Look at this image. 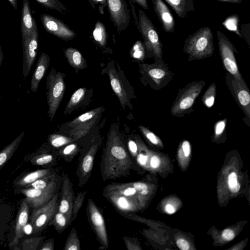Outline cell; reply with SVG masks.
Returning <instances> with one entry per match:
<instances>
[{
	"label": "cell",
	"mask_w": 250,
	"mask_h": 250,
	"mask_svg": "<svg viewBox=\"0 0 250 250\" xmlns=\"http://www.w3.org/2000/svg\"><path fill=\"white\" fill-rule=\"evenodd\" d=\"M101 160L100 169L104 181L130 175L131 158L122 138L114 130L108 135Z\"/></svg>",
	"instance_id": "1"
},
{
	"label": "cell",
	"mask_w": 250,
	"mask_h": 250,
	"mask_svg": "<svg viewBox=\"0 0 250 250\" xmlns=\"http://www.w3.org/2000/svg\"><path fill=\"white\" fill-rule=\"evenodd\" d=\"M149 193L147 185L140 181L127 183H112L103 190V196L119 212L128 214L138 208V197Z\"/></svg>",
	"instance_id": "2"
},
{
	"label": "cell",
	"mask_w": 250,
	"mask_h": 250,
	"mask_svg": "<svg viewBox=\"0 0 250 250\" xmlns=\"http://www.w3.org/2000/svg\"><path fill=\"white\" fill-rule=\"evenodd\" d=\"M213 33L208 26L202 27L186 39L183 51L188 55L189 60H200L209 57L213 53Z\"/></svg>",
	"instance_id": "3"
},
{
	"label": "cell",
	"mask_w": 250,
	"mask_h": 250,
	"mask_svg": "<svg viewBox=\"0 0 250 250\" xmlns=\"http://www.w3.org/2000/svg\"><path fill=\"white\" fill-rule=\"evenodd\" d=\"M63 75L52 68L46 78L48 116L52 121L63 96L65 84Z\"/></svg>",
	"instance_id": "4"
},
{
	"label": "cell",
	"mask_w": 250,
	"mask_h": 250,
	"mask_svg": "<svg viewBox=\"0 0 250 250\" xmlns=\"http://www.w3.org/2000/svg\"><path fill=\"white\" fill-rule=\"evenodd\" d=\"M138 29L142 34L146 49L151 51L157 62L162 61V44L157 30L150 20L142 10L139 12Z\"/></svg>",
	"instance_id": "5"
},
{
	"label": "cell",
	"mask_w": 250,
	"mask_h": 250,
	"mask_svg": "<svg viewBox=\"0 0 250 250\" xmlns=\"http://www.w3.org/2000/svg\"><path fill=\"white\" fill-rule=\"evenodd\" d=\"M62 176L57 177L47 187L43 189H34L22 188L19 192L23 194L25 199L33 208L40 207L49 202L54 196L60 191L62 185Z\"/></svg>",
	"instance_id": "6"
},
{
	"label": "cell",
	"mask_w": 250,
	"mask_h": 250,
	"mask_svg": "<svg viewBox=\"0 0 250 250\" xmlns=\"http://www.w3.org/2000/svg\"><path fill=\"white\" fill-rule=\"evenodd\" d=\"M205 84L203 81H194L183 88L173 102L171 109L172 115L180 117L187 113L192 107Z\"/></svg>",
	"instance_id": "7"
},
{
	"label": "cell",
	"mask_w": 250,
	"mask_h": 250,
	"mask_svg": "<svg viewBox=\"0 0 250 250\" xmlns=\"http://www.w3.org/2000/svg\"><path fill=\"white\" fill-rule=\"evenodd\" d=\"M60 191L44 205L35 208L29 217L30 223L33 226V234L42 232L53 219L58 211Z\"/></svg>",
	"instance_id": "8"
},
{
	"label": "cell",
	"mask_w": 250,
	"mask_h": 250,
	"mask_svg": "<svg viewBox=\"0 0 250 250\" xmlns=\"http://www.w3.org/2000/svg\"><path fill=\"white\" fill-rule=\"evenodd\" d=\"M217 36L219 53L225 68L235 79H243L235 59V52L237 51L235 46L220 31H217Z\"/></svg>",
	"instance_id": "9"
},
{
	"label": "cell",
	"mask_w": 250,
	"mask_h": 250,
	"mask_svg": "<svg viewBox=\"0 0 250 250\" xmlns=\"http://www.w3.org/2000/svg\"><path fill=\"white\" fill-rule=\"evenodd\" d=\"M86 214L91 229L102 246L107 249L109 246L108 235L104 218L94 201L89 198L86 206Z\"/></svg>",
	"instance_id": "10"
},
{
	"label": "cell",
	"mask_w": 250,
	"mask_h": 250,
	"mask_svg": "<svg viewBox=\"0 0 250 250\" xmlns=\"http://www.w3.org/2000/svg\"><path fill=\"white\" fill-rule=\"evenodd\" d=\"M99 145L94 143L84 151H80L81 154L78 159L76 170V176L78 180V187L84 186L88 181L91 175L94 161L96 157Z\"/></svg>",
	"instance_id": "11"
},
{
	"label": "cell",
	"mask_w": 250,
	"mask_h": 250,
	"mask_svg": "<svg viewBox=\"0 0 250 250\" xmlns=\"http://www.w3.org/2000/svg\"><path fill=\"white\" fill-rule=\"evenodd\" d=\"M227 84L239 106L248 119L250 117V94L243 79H235L229 73L226 75Z\"/></svg>",
	"instance_id": "12"
},
{
	"label": "cell",
	"mask_w": 250,
	"mask_h": 250,
	"mask_svg": "<svg viewBox=\"0 0 250 250\" xmlns=\"http://www.w3.org/2000/svg\"><path fill=\"white\" fill-rule=\"evenodd\" d=\"M61 176L62 182L58 210L63 213L71 224L73 207L75 198L73 184L66 173L62 172Z\"/></svg>",
	"instance_id": "13"
},
{
	"label": "cell",
	"mask_w": 250,
	"mask_h": 250,
	"mask_svg": "<svg viewBox=\"0 0 250 250\" xmlns=\"http://www.w3.org/2000/svg\"><path fill=\"white\" fill-rule=\"evenodd\" d=\"M39 33L36 27L29 39L22 42L23 48L22 74L25 79L36 60L38 48Z\"/></svg>",
	"instance_id": "14"
},
{
	"label": "cell",
	"mask_w": 250,
	"mask_h": 250,
	"mask_svg": "<svg viewBox=\"0 0 250 250\" xmlns=\"http://www.w3.org/2000/svg\"><path fill=\"white\" fill-rule=\"evenodd\" d=\"M110 17L118 31L124 30L130 21L129 10L124 0H106Z\"/></svg>",
	"instance_id": "15"
},
{
	"label": "cell",
	"mask_w": 250,
	"mask_h": 250,
	"mask_svg": "<svg viewBox=\"0 0 250 250\" xmlns=\"http://www.w3.org/2000/svg\"><path fill=\"white\" fill-rule=\"evenodd\" d=\"M40 19L45 30L51 34L65 40H72L76 36L68 26L52 16L43 14Z\"/></svg>",
	"instance_id": "16"
},
{
	"label": "cell",
	"mask_w": 250,
	"mask_h": 250,
	"mask_svg": "<svg viewBox=\"0 0 250 250\" xmlns=\"http://www.w3.org/2000/svg\"><path fill=\"white\" fill-rule=\"evenodd\" d=\"M154 11L164 31L172 33L175 29V21L169 9L163 0H152Z\"/></svg>",
	"instance_id": "17"
},
{
	"label": "cell",
	"mask_w": 250,
	"mask_h": 250,
	"mask_svg": "<svg viewBox=\"0 0 250 250\" xmlns=\"http://www.w3.org/2000/svg\"><path fill=\"white\" fill-rule=\"evenodd\" d=\"M29 206L26 200L23 199L21 203L17 215L15 235L9 246L17 245L24 234L23 231L24 226L27 223L29 219Z\"/></svg>",
	"instance_id": "18"
},
{
	"label": "cell",
	"mask_w": 250,
	"mask_h": 250,
	"mask_svg": "<svg viewBox=\"0 0 250 250\" xmlns=\"http://www.w3.org/2000/svg\"><path fill=\"white\" fill-rule=\"evenodd\" d=\"M158 62V64L146 65L145 71L150 80L159 87L168 83V80L172 77L171 73L164 65Z\"/></svg>",
	"instance_id": "19"
},
{
	"label": "cell",
	"mask_w": 250,
	"mask_h": 250,
	"mask_svg": "<svg viewBox=\"0 0 250 250\" xmlns=\"http://www.w3.org/2000/svg\"><path fill=\"white\" fill-rule=\"evenodd\" d=\"M36 27V22L32 16L29 1L28 0H23L21 24L22 42L30 38Z\"/></svg>",
	"instance_id": "20"
},
{
	"label": "cell",
	"mask_w": 250,
	"mask_h": 250,
	"mask_svg": "<svg viewBox=\"0 0 250 250\" xmlns=\"http://www.w3.org/2000/svg\"><path fill=\"white\" fill-rule=\"evenodd\" d=\"M50 57L42 52L40 55L31 81V91L35 92L38 89L39 83L43 77L49 65Z\"/></svg>",
	"instance_id": "21"
},
{
	"label": "cell",
	"mask_w": 250,
	"mask_h": 250,
	"mask_svg": "<svg viewBox=\"0 0 250 250\" xmlns=\"http://www.w3.org/2000/svg\"><path fill=\"white\" fill-rule=\"evenodd\" d=\"M108 74L111 87L119 100L122 107L125 108L128 103V98L117 72L116 69L111 68L108 70Z\"/></svg>",
	"instance_id": "22"
},
{
	"label": "cell",
	"mask_w": 250,
	"mask_h": 250,
	"mask_svg": "<svg viewBox=\"0 0 250 250\" xmlns=\"http://www.w3.org/2000/svg\"><path fill=\"white\" fill-rule=\"evenodd\" d=\"M55 172V170L52 167L37 170L23 175L14 183V185L17 188H22Z\"/></svg>",
	"instance_id": "23"
},
{
	"label": "cell",
	"mask_w": 250,
	"mask_h": 250,
	"mask_svg": "<svg viewBox=\"0 0 250 250\" xmlns=\"http://www.w3.org/2000/svg\"><path fill=\"white\" fill-rule=\"evenodd\" d=\"M181 19L186 17L188 13L195 10L194 0H164Z\"/></svg>",
	"instance_id": "24"
},
{
	"label": "cell",
	"mask_w": 250,
	"mask_h": 250,
	"mask_svg": "<svg viewBox=\"0 0 250 250\" xmlns=\"http://www.w3.org/2000/svg\"><path fill=\"white\" fill-rule=\"evenodd\" d=\"M58 151L50 152L42 150L34 155L30 161L33 165L38 166L55 165L57 161Z\"/></svg>",
	"instance_id": "25"
},
{
	"label": "cell",
	"mask_w": 250,
	"mask_h": 250,
	"mask_svg": "<svg viewBox=\"0 0 250 250\" xmlns=\"http://www.w3.org/2000/svg\"><path fill=\"white\" fill-rule=\"evenodd\" d=\"M24 135V132H22L9 145L5 146L0 151V170L5 163L12 157L16 151Z\"/></svg>",
	"instance_id": "26"
},
{
	"label": "cell",
	"mask_w": 250,
	"mask_h": 250,
	"mask_svg": "<svg viewBox=\"0 0 250 250\" xmlns=\"http://www.w3.org/2000/svg\"><path fill=\"white\" fill-rule=\"evenodd\" d=\"M64 54L68 62L74 68L80 69L85 67V60L77 49L72 47L67 48Z\"/></svg>",
	"instance_id": "27"
},
{
	"label": "cell",
	"mask_w": 250,
	"mask_h": 250,
	"mask_svg": "<svg viewBox=\"0 0 250 250\" xmlns=\"http://www.w3.org/2000/svg\"><path fill=\"white\" fill-rule=\"evenodd\" d=\"M80 150L78 145L74 142L60 148L58 155L66 162L70 163Z\"/></svg>",
	"instance_id": "28"
},
{
	"label": "cell",
	"mask_w": 250,
	"mask_h": 250,
	"mask_svg": "<svg viewBox=\"0 0 250 250\" xmlns=\"http://www.w3.org/2000/svg\"><path fill=\"white\" fill-rule=\"evenodd\" d=\"M71 224L66 216L58 210L48 226L54 227L56 231L59 233H61L65 230Z\"/></svg>",
	"instance_id": "29"
},
{
	"label": "cell",
	"mask_w": 250,
	"mask_h": 250,
	"mask_svg": "<svg viewBox=\"0 0 250 250\" xmlns=\"http://www.w3.org/2000/svg\"><path fill=\"white\" fill-rule=\"evenodd\" d=\"M101 110V107L95 108L92 110L86 112L75 118L70 122L68 126L71 127H75L77 126L83 124L95 119Z\"/></svg>",
	"instance_id": "30"
},
{
	"label": "cell",
	"mask_w": 250,
	"mask_h": 250,
	"mask_svg": "<svg viewBox=\"0 0 250 250\" xmlns=\"http://www.w3.org/2000/svg\"><path fill=\"white\" fill-rule=\"evenodd\" d=\"M50 145L54 148H61L66 145L75 141V139L70 136L62 135L52 134L48 138Z\"/></svg>",
	"instance_id": "31"
},
{
	"label": "cell",
	"mask_w": 250,
	"mask_h": 250,
	"mask_svg": "<svg viewBox=\"0 0 250 250\" xmlns=\"http://www.w3.org/2000/svg\"><path fill=\"white\" fill-rule=\"evenodd\" d=\"M239 17L237 14H233L227 18L222 23L228 30L235 32L238 36L242 38L239 26Z\"/></svg>",
	"instance_id": "32"
},
{
	"label": "cell",
	"mask_w": 250,
	"mask_h": 250,
	"mask_svg": "<svg viewBox=\"0 0 250 250\" xmlns=\"http://www.w3.org/2000/svg\"><path fill=\"white\" fill-rule=\"evenodd\" d=\"M80 250V241L78 237L75 228H73L67 237L63 248V250Z\"/></svg>",
	"instance_id": "33"
},
{
	"label": "cell",
	"mask_w": 250,
	"mask_h": 250,
	"mask_svg": "<svg viewBox=\"0 0 250 250\" xmlns=\"http://www.w3.org/2000/svg\"><path fill=\"white\" fill-rule=\"evenodd\" d=\"M56 171L54 173L38 179L32 183L29 184L22 188H32L34 189H43L47 187L51 184L58 176Z\"/></svg>",
	"instance_id": "34"
},
{
	"label": "cell",
	"mask_w": 250,
	"mask_h": 250,
	"mask_svg": "<svg viewBox=\"0 0 250 250\" xmlns=\"http://www.w3.org/2000/svg\"><path fill=\"white\" fill-rule=\"evenodd\" d=\"M86 93V89L85 88H80L75 91L72 95L69 102L68 103L65 112L72 109L74 107L79 104L84 99Z\"/></svg>",
	"instance_id": "35"
},
{
	"label": "cell",
	"mask_w": 250,
	"mask_h": 250,
	"mask_svg": "<svg viewBox=\"0 0 250 250\" xmlns=\"http://www.w3.org/2000/svg\"><path fill=\"white\" fill-rule=\"evenodd\" d=\"M94 40L101 45L104 46L106 41V33L104 25L100 21L97 22L93 32Z\"/></svg>",
	"instance_id": "36"
},
{
	"label": "cell",
	"mask_w": 250,
	"mask_h": 250,
	"mask_svg": "<svg viewBox=\"0 0 250 250\" xmlns=\"http://www.w3.org/2000/svg\"><path fill=\"white\" fill-rule=\"evenodd\" d=\"M216 92L215 83H213L208 87L202 97L203 103L208 107H211L214 104Z\"/></svg>",
	"instance_id": "37"
},
{
	"label": "cell",
	"mask_w": 250,
	"mask_h": 250,
	"mask_svg": "<svg viewBox=\"0 0 250 250\" xmlns=\"http://www.w3.org/2000/svg\"><path fill=\"white\" fill-rule=\"evenodd\" d=\"M43 6L58 12L65 14L68 12L67 8L58 0H35Z\"/></svg>",
	"instance_id": "38"
},
{
	"label": "cell",
	"mask_w": 250,
	"mask_h": 250,
	"mask_svg": "<svg viewBox=\"0 0 250 250\" xmlns=\"http://www.w3.org/2000/svg\"><path fill=\"white\" fill-rule=\"evenodd\" d=\"M87 192V191H80L77 193L76 197H75L73 207L72 222L76 219L78 216V212L83 204Z\"/></svg>",
	"instance_id": "39"
},
{
	"label": "cell",
	"mask_w": 250,
	"mask_h": 250,
	"mask_svg": "<svg viewBox=\"0 0 250 250\" xmlns=\"http://www.w3.org/2000/svg\"><path fill=\"white\" fill-rule=\"evenodd\" d=\"M43 237L27 238L22 243V249L24 250H36L42 239Z\"/></svg>",
	"instance_id": "40"
},
{
	"label": "cell",
	"mask_w": 250,
	"mask_h": 250,
	"mask_svg": "<svg viewBox=\"0 0 250 250\" xmlns=\"http://www.w3.org/2000/svg\"><path fill=\"white\" fill-rule=\"evenodd\" d=\"M139 128L144 136L151 143L155 145H158L160 143V140L158 137L147 128L143 125H140Z\"/></svg>",
	"instance_id": "41"
},
{
	"label": "cell",
	"mask_w": 250,
	"mask_h": 250,
	"mask_svg": "<svg viewBox=\"0 0 250 250\" xmlns=\"http://www.w3.org/2000/svg\"><path fill=\"white\" fill-rule=\"evenodd\" d=\"M227 119L218 121L214 125V134L215 137H218L223 133L226 129Z\"/></svg>",
	"instance_id": "42"
},
{
	"label": "cell",
	"mask_w": 250,
	"mask_h": 250,
	"mask_svg": "<svg viewBox=\"0 0 250 250\" xmlns=\"http://www.w3.org/2000/svg\"><path fill=\"white\" fill-rule=\"evenodd\" d=\"M133 56L135 58L142 60L144 57V50L142 42H138L133 47Z\"/></svg>",
	"instance_id": "43"
},
{
	"label": "cell",
	"mask_w": 250,
	"mask_h": 250,
	"mask_svg": "<svg viewBox=\"0 0 250 250\" xmlns=\"http://www.w3.org/2000/svg\"><path fill=\"white\" fill-rule=\"evenodd\" d=\"M128 150L132 157H137L138 152V146L137 142L129 139L127 143Z\"/></svg>",
	"instance_id": "44"
},
{
	"label": "cell",
	"mask_w": 250,
	"mask_h": 250,
	"mask_svg": "<svg viewBox=\"0 0 250 250\" xmlns=\"http://www.w3.org/2000/svg\"><path fill=\"white\" fill-rule=\"evenodd\" d=\"M234 236V233L233 230L229 229H224L222 232L223 238L227 241L232 240Z\"/></svg>",
	"instance_id": "45"
},
{
	"label": "cell",
	"mask_w": 250,
	"mask_h": 250,
	"mask_svg": "<svg viewBox=\"0 0 250 250\" xmlns=\"http://www.w3.org/2000/svg\"><path fill=\"white\" fill-rule=\"evenodd\" d=\"M54 249V240L53 238L50 239L43 244L40 248L41 250H53Z\"/></svg>",
	"instance_id": "46"
},
{
	"label": "cell",
	"mask_w": 250,
	"mask_h": 250,
	"mask_svg": "<svg viewBox=\"0 0 250 250\" xmlns=\"http://www.w3.org/2000/svg\"><path fill=\"white\" fill-rule=\"evenodd\" d=\"M123 239L127 250H132L138 249V248L137 247L136 245L133 243L130 238L128 237L124 236L123 237Z\"/></svg>",
	"instance_id": "47"
},
{
	"label": "cell",
	"mask_w": 250,
	"mask_h": 250,
	"mask_svg": "<svg viewBox=\"0 0 250 250\" xmlns=\"http://www.w3.org/2000/svg\"><path fill=\"white\" fill-rule=\"evenodd\" d=\"M176 244L181 250H188L189 248V245L188 241L184 239H179L176 241Z\"/></svg>",
	"instance_id": "48"
},
{
	"label": "cell",
	"mask_w": 250,
	"mask_h": 250,
	"mask_svg": "<svg viewBox=\"0 0 250 250\" xmlns=\"http://www.w3.org/2000/svg\"><path fill=\"white\" fill-rule=\"evenodd\" d=\"M182 149L186 157H188L190 153V146L188 141H184L182 145Z\"/></svg>",
	"instance_id": "49"
},
{
	"label": "cell",
	"mask_w": 250,
	"mask_h": 250,
	"mask_svg": "<svg viewBox=\"0 0 250 250\" xmlns=\"http://www.w3.org/2000/svg\"><path fill=\"white\" fill-rule=\"evenodd\" d=\"M237 183V175L235 172L231 173L228 177V184L229 188L235 186Z\"/></svg>",
	"instance_id": "50"
},
{
	"label": "cell",
	"mask_w": 250,
	"mask_h": 250,
	"mask_svg": "<svg viewBox=\"0 0 250 250\" xmlns=\"http://www.w3.org/2000/svg\"><path fill=\"white\" fill-rule=\"evenodd\" d=\"M147 156L146 155L142 153L138 154L137 156V161L142 166L146 165L147 161Z\"/></svg>",
	"instance_id": "51"
},
{
	"label": "cell",
	"mask_w": 250,
	"mask_h": 250,
	"mask_svg": "<svg viewBox=\"0 0 250 250\" xmlns=\"http://www.w3.org/2000/svg\"><path fill=\"white\" fill-rule=\"evenodd\" d=\"M160 164V160L157 156H153L151 158L150 161V166L154 168L158 167Z\"/></svg>",
	"instance_id": "52"
},
{
	"label": "cell",
	"mask_w": 250,
	"mask_h": 250,
	"mask_svg": "<svg viewBox=\"0 0 250 250\" xmlns=\"http://www.w3.org/2000/svg\"><path fill=\"white\" fill-rule=\"evenodd\" d=\"M33 226L30 223H27L23 228L24 234L30 235L33 233Z\"/></svg>",
	"instance_id": "53"
},
{
	"label": "cell",
	"mask_w": 250,
	"mask_h": 250,
	"mask_svg": "<svg viewBox=\"0 0 250 250\" xmlns=\"http://www.w3.org/2000/svg\"><path fill=\"white\" fill-rule=\"evenodd\" d=\"M138 4L143 8L148 10L149 7L146 0H134Z\"/></svg>",
	"instance_id": "54"
},
{
	"label": "cell",
	"mask_w": 250,
	"mask_h": 250,
	"mask_svg": "<svg viewBox=\"0 0 250 250\" xmlns=\"http://www.w3.org/2000/svg\"><path fill=\"white\" fill-rule=\"evenodd\" d=\"M166 212L169 214H172L175 212V210L174 207L170 204H167L165 207Z\"/></svg>",
	"instance_id": "55"
},
{
	"label": "cell",
	"mask_w": 250,
	"mask_h": 250,
	"mask_svg": "<svg viewBox=\"0 0 250 250\" xmlns=\"http://www.w3.org/2000/svg\"><path fill=\"white\" fill-rule=\"evenodd\" d=\"M222 2H225L231 3L239 4L242 2V0H217Z\"/></svg>",
	"instance_id": "56"
},
{
	"label": "cell",
	"mask_w": 250,
	"mask_h": 250,
	"mask_svg": "<svg viewBox=\"0 0 250 250\" xmlns=\"http://www.w3.org/2000/svg\"><path fill=\"white\" fill-rule=\"evenodd\" d=\"M229 188L232 192H237L239 190L240 188V186L239 183L237 182L235 186Z\"/></svg>",
	"instance_id": "57"
},
{
	"label": "cell",
	"mask_w": 250,
	"mask_h": 250,
	"mask_svg": "<svg viewBox=\"0 0 250 250\" xmlns=\"http://www.w3.org/2000/svg\"><path fill=\"white\" fill-rule=\"evenodd\" d=\"M95 3H99L101 4L100 7H102L103 8H104L106 5V0H92Z\"/></svg>",
	"instance_id": "58"
},
{
	"label": "cell",
	"mask_w": 250,
	"mask_h": 250,
	"mask_svg": "<svg viewBox=\"0 0 250 250\" xmlns=\"http://www.w3.org/2000/svg\"><path fill=\"white\" fill-rule=\"evenodd\" d=\"M15 9L17 8V0H8Z\"/></svg>",
	"instance_id": "59"
},
{
	"label": "cell",
	"mask_w": 250,
	"mask_h": 250,
	"mask_svg": "<svg viewBox=\"0 0 250 250\" xmlns=\"http://www.w3.org/2000/svg\"><path fill=\"white\" fill-rule=\"evenodd\" d=\"M3 59V53L2 51L1 46L0 45V66L1 65V64L2 63Z\"/></svg>",
	"instance_id": "60"
}]
</instances>
